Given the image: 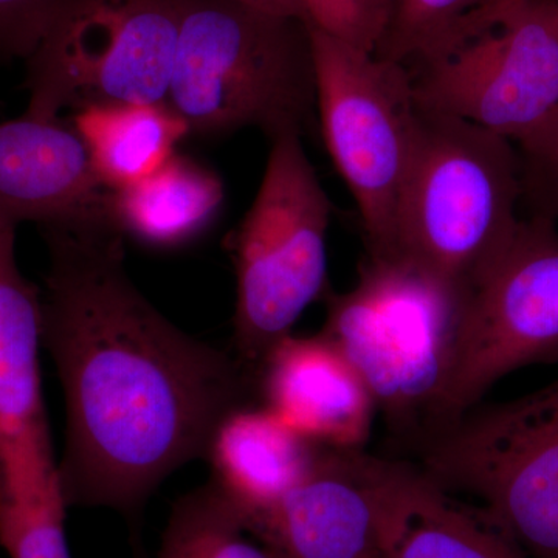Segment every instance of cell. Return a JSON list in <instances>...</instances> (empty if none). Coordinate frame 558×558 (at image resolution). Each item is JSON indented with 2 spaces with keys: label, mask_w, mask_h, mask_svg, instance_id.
I'll list each match as a JSON object with an SVG mask.
<instances>
[{
  "label": "cell",
  "mask_w": 558,
  "mask_h": 558,
  "mask_svg": "<svg viewBox=\"0 0 558 558\" xmlns=\"http://www.w3.org/2000/svg\"><path fill=\"white\" fill-rule=\"evenodd\" d=\"M558 362L557 220L534 215L472 293L457 362L433 429L483 402L517 369Z\"/></svg>",
  "instance_id": "30bf717a"
},
{
  "label": "cell",
  "mask_w": 558,
  "mask_h": 558,
  "mask_svg": "<svg viewBox=\"0 0 558 558\" xmlns=\"http://www.w3.org/2000/svg\"><path fill=\"white\" fill-rule=\"evenodd\" d=\"M43 347L64 392L68 506L131 512L247 405L240 359L186 336L135 288L110 222L44 229Z\"/></svg>",
  "instance_id": "6da1fadb"
},
{
  "label": "cell",
  "mask_w": 558,
  "mask_h": 558,
  "mask_svg": "<svg viewBox=\"0 0 558 558\" xmlns=\"http://www.w3.org/2000/svg\"><path fill=\"white\" fill-rule=\"evenodd\" d=\"M222 180L190 157L174 156L134 185L110 191L109 218L123 236L157 248L189 244L215 222Z\"/></svg>",
  "instance_id": "e0dca14e"
},
{
  "label": "cell",
  "mask_w": 558,
  "mask_h": 558,
  "mask_svg": "<svg viewBox=\"0 0 558 558\" xmlns=\"http://www.w3.org/2000/svg\"><path fill=\"white\" fill-rule=\"evenodd\" d=\"M72 126L89 153L95 175L109 191L148 178L190 135L167 101L92 106L75 112Z\"/></svg>",
  "instance_id": "ac0fdd59"
},
{
  "label": "cell",
  "mask_w": 558,
  "mask_h": 558,
  "mask_svg": "<svg viewBox=\"0 0 558 558\" xmlns=\"http://www.w3.org/2000/svg\"><path fill=\"white\" fill-rule=\"evenodd\" d=\"M296 132L271 138L258 193L231 238L236 267L234 344L259 368L303 312L328 290V193Z\"/></svg>",
  "instance_id": "5b68a950"
},
{
  "label": "cell",
  "mask_w": 558,
  "mask_h": 558,
  "mask_svg": "<svg viewBox=\"0 0 558 558\" xmlns=\"http://www.w3.org/2000/svg\"><path fill=\"white\" fill-rule=\"evenodd\" d=\"M374 558H527L486 513L462 508L405 461L389 459Z\"/></svg>",
  "instance_id": "5bb4252c"
},
{
  "label": "cell",
  "mask_w": 558,
  "mask_h": 558,
  "mask_svg": "<svg viewBox=\"0 0 558 558\" xmlns=\"http://www.w3.org/2000/svg\"><path fill=\"white\" fill-rule=\"evenodd\" d=\"M109 199L73 126L27 113L0 123L2 215L43 229L110 222Z\"/></svg>",
  "instance_id": "7c38bea8"
},
{
  "label": "cell",
  "mask_w": 558,
  "mask_h": 558,
  "mask_svg": "<svg viewBox=\"0 0 558 558\" xmlns=\"http://www.w3.org/2000/svg\"><path fill=\"white\" fill-rule=\"evenodd\" d=\"M319 444L282 424L266 407H240L220 422L207 458L216 484L247 515L263 519L314 464Z\"/></svg>",
  "instance_id": "2e32d148"
},
{
  "label": "cell",
  "mask_w": 558,
  "mask_h": 558,
  "mask_svg": "<svg viewBox=\"0 0 558 558\" xmlns=\"http://www.w3.org/2000/svg\"><path fill=\"white\" fill-rule=\"evenodd\" d=\"M558 134V121L556 123V126L553 128V131H549V134H546L543 138H548L549 135Z\"/></svg>",
  "instance_id": "4316f807"
},
{
  "label": "cell",
  "mask_w": 558,
  "mask_h": 558,
  "mask_svg": "<svg viewBox=\"0 0 558 558\" xmlns=\"http://www.w3.org/2000/svg\"><path fill=\"white\" fill-rule=\"evenodd\" d=\"M389 459L322 447L253 529L284 558H374Z\"/></svg>",
  "instance_id": "8fae6325"
},
{
  "label": "cell",
  "mask_w": 558,
  "mask_h": 558,
  "mask_svg": "<svg viewBox=\"0 0 558 558\" xmlns=\"http://www.w3.org/2000/svg\"><path fill=\"white\" fill-rule=\"evenodd\" d=\"M410 72L422 108L527 148L558 121V0H523Z\"/></svg>",
  "instance_id": "9c48e42d"
},
{
  "label": "cell",
  "mask_w": 558,
  "mask_h": 558,
  "mask_svg": "<svg viewBox=\"0 0 558 558\" xmlns=\"http://www.w3.org/2000/svg\"><path fill=\"white\" fill-rule=\"evenodd\" d=\"M414 462L447 492H464L527 558H558V379L483 402L416 444Z\"/></svg>",
  "instance_id": "8992f818"
},
{
  "label": "cell",
  "mask_w": 558,
  "mask_h": 558,
  "mask_svg": "<svg viewBox=\"0 0 558 558\" xmlns=\"http://www.w3.org/2000/svg\"><path fill=\"white\" fill-rule=\"evenodd\" d=\"M58 462L0 470V545L10 558H72Z\"/></svg>",
  "instance_id": "d6986e66"
},
{
  "label": "cell",
  "mask_w": 558,
  "mask_h": 558,
  "mask_svg": "<svg viewBox=\"0 0 558 558\" xmlns=\"http://www.w3.org/2000/svg\"><path fill=\"white\" fill-rule=\"evenodd\" d=\"M17 226L0 213V458L51 450L40 388L43 293L17 266Z\"/></svg>",
  "instance_id": "9a60e30c"
},
{
  "label": "cell",
  "mask_w": 558,
  "mask_h": 558,
  "mask_svg": "<svg viewBox=\"0 0 558 558\" xmlns=\"http://www.w3.org/2000/svg\"><path fill=\"white\" fill-rule=\"evenodd\" d=\"M260 392L271 411L303 438L340 450H363L376 402L365 380L328 337H284L259 368Z\"/></svg>",
  "instance_id": "4fadbf2b"
},
{
  "label": "cell",
  "mask_w": 558,
  "mask_h": 558,
  "mask_svg": "<svg viewBox=\"0 0 558 558\" xmlns=\"http://www.w3.org/2000/svg\"><path fill=\"white\" fill-rule=\"evenodd\" d=\"M156 558H284L215 483L180 499Z\"/></svg>",
  "instance_id": "ffe728a7"
},
{
  "label": "cell",
  "mask_w": 558,
  "mask_h": 558,
  "mask_svg": "<svg viewBox=\"0 0 558 558\" xmlns=\"http://www.w3.org/2000/svg\"><path fill=\"white\" fill-rule=\"evenodd\" d=\"M311 39L323 140L357 204L368 256L385 258L421 119L413 76L314 25Z\"/></svg>",
  "instance_id": "52a82bcc"
},
{
  "label": "cell",
  "mask_w": 558,
  "mask_h": 558,
  "mask_svg": "<svg viewBox=\"0 0 558 558\" xmlns=\"http://www.w3.org/2000/svg\"><path fill=\"white\" fill-rule=\"evenodd\" d=\"M520 2H523V0H486V3L459 27L447 51L472 38V36L480 35V33L490 28L498 21V17H501L506 11Z\"/></svg>",
  "instance_id": "d4e9b609"
},
{
  "label": "cell",
  "mask_w": 558,
  "mask_h": 558,
  "mask_svg": "<svg viewBox=\"0 0 558 558\" xmlns=\"http://www.w3.org/2000/svg\"><path fill=\"white\" fill-rule=\"evenodd\" d=\"M62 0H0V60L27 61Z\"/></svg>",
  "instance_id": "603a6c76"
},
{
  "label": "cell",
  "mask_w": 558,
  "mask_h": 558,
  "mask_svg": "<svg viewBox=\"0 0 558 558\" xmlns=\"http://www.w3.org/2000/svg\"><path fill=\"white\" fill-rule=\"evenodd\" d=\"M167 105L190 135L315 130L311 24L240 0H183Z\"/></svg>",
  "instance_id": "7a4b0ae2"
},
{
  "label": "cell",
  "mask_w": 558,
  "mask_h": 558,
  "mask_svg": "<svg viewBox=\"0 0 558 558\" xmlns=\"http://www.w3.org/2000/svg\"><path fill=\"white\" fill-rule=\"evenodd\" d=\"M486 0H387L377 58L413 69L449 49L459 27Z\"/></svg>",
  "instance_id": "44dd1931"
},
{
  "label": "cell",
  "mask_w": 558,
  "mask_h": 558,
  "mask_svg": "<svg viewBox=\"0 0 558 558\" xmlns=\"http://www.w3.org/2000/svg\"><path fill=\"white\" fill-rule=\"evenodd\" d=\"M255 9L269 11V13L281 14V16L296 17L311 24L310 11L304 0H240ZM312 25V24H311Z\"/></svg>",
  "instance_id": "484cf974"
},
{
  "label": "cell",
  "mask_w": 558,
  "mask_h": 558,
  "mask_svg": "<svg viewBox=\"0 0 558 558\" xmlns=\"http://www.w3.org/2000/svg\"><path fill=\"white\" fill-rule=\"evenodd\" d=\"M523 196L510 140L421 106L389 256L473 293L515 240Z\"/></svg>",
  "instance_id": "3957f363"
},
{
  "label": "cell",
  "mask_w": 558,
  "mask_h": 558,
  "mask_svg": "<svg viewBox=\"0 0 558 558\" xmlns=\"http://www.w3.org/2000/svg\"><path fill=\"white\" fill-rule=\"evenodd\" d=\"M470 299L400 256H368L354 288L330 293L322 333L357 369L396 436L416 444L432 428Z\"/></svg>",
  "instance_id": "277c9868"
},
{
  "label": "cell",
  "mask_w": 558,
  "mask_h": 558,
  "mask_svg": "<svg viewBox=\"0 0 558 558\" xmlns=\"http://www.w3.org/2000/svg\"><path fill=\"white\" fill-rule=\"evenodd\" d=\"M311 24L369 53L387 22V0H304Z\"/></svg>",
  "instance_id": "7402d4cb"
},
{
  "label": "cell",
  "mask_w": 558,
  "mask_h": 558,
  "mask_svg": "<svg viewBox=\"0 0 558 558\" xmlns=\"http://www.w3.org/2000/svg\"><path fill=\"white\" fill-rule=\"evenodd\" d=\"M183 0H62L27 60V116L167 101Z\"/></svg>",
  "instance_id": "ba28073f"
},
{
  "label": "cell",
  "mask_w": 558,
  "mask_h": 558,
  "mask_svg": "<svg viewBox=\"0 0 558 558\" xmlns=\"http://www.w3.org/2000/svg\"><path fill=\"white\" fill-rule=\"evenodd\" d=\"M523 190L537 205L535 215L558 219V134L520 150Z\"/></svg>",
  "instance_id": "cb8c5ba5"
}]
</instances>
